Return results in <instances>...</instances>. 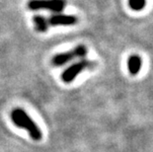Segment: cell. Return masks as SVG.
I'll return each mask as SVG.
<instances>
[{
	"label": "cell",
	"instance_id": "1",
	"mask_svg": "<svg viewBox=\"0 0 153 152\" xmlns=\"http://www.w3.org/2000/svg\"><path fill=\"white\" fill-rule=\"evenodd\" d=\"M11 121L16 127L24 128L28 131L29 135L33 140L40 141L43 137V133L38 125L30 118L27 113L21 108H15L10 114Z\"/></svg>",
	"mask_w": 153,
	"mask_h": 152
},
{
	"label": "cell",
	"instance_id": "2",
	"mask_svg": "<svg viewBox=\"0 0 153 152\" xmlns=\"http://www.w3.org/2000/svg\"><path fill=\"white\" fill-rule=\"evenodd\" d=\"M66 5L65 0H30L28 8L32 11L48 10L53 13H60Z\"/></svg>",
	"mask_w": 153,
	"mask_h": 152
},
{
	"label": "cell",
	"instance_id": "3",
	"mask_svg": "<svg viewBox=\"0 0 153 152\" xmlns=\"http://www.w3.org/2000/svg\"><path fill=\"white\" fill-rule=\"evenodd\" d=\"M87 47L84 44H79L71 50L69 51H65V53H56L51 59V65L55 67L62 66L66 64L69 61L78 59V57H84L87 54Z\"/></svg>",
	"mask_w": 153,
	"mask_h": 152
},
{
	"label": "cell",
	"instance_id": "4",
	"mask_svg": "<svg viewBox=\"0 0 153 152\" xmlns=\"http://www.w3.org/2000/svg\"><path fill=\"white\" fill-rule=\"evenodd\" d=\"M95 63H94L93 61L86 60V59L77 61V62L73 63L72 65H70L68 68H66L61 73L60 78L64 83H70V82H72L83 70H85L86 68H90Z\"/></svg>",
	"mask_w": 153,
	"mask_h": 152
},
{
	"label": "cell",
	"instance_id": "5",
	"mask_svg": "<svg viewBox=\"0 0 153 152\" xmlns=\"http://www.w3.org/2000/svg\"><path fill=\"white\" fill-rule=\"evenodd\" d=\"M78 19L74 15H66V14H54L51 15L48 20V25L51 26H73L77 23Z\"/></svg>",
	"mask_w": 153,
	"mask_h": 152
},
{
	"label": "cell",
	"instance_id": "6",
	"mask_svg": "<svg viewBox=\"0 0 153 152\" xmlns=\"http://www.w3.org/2000/svg\"><path fill=\"white\" fill-rule=\"evenodd\" d=\"M142 66V60L141 57L136 56V54H132L128 57V68L129 73L131 75H136L139 73Z\"/></svg>",
	"mask_w": 153,
	"mask_h": 152
},
{
	"label": "cell",
	"instance_id": "7",
	"mask_svg": "<svg viewBox=\"0 0 153 152\" xmlns=\"http://www.w3.org/2000/svg\"><path fill=\"white\" fill-rule=\"evenodd\" d=\"M33 21H34V25H35L36 30H37L38 32H40V33H45V32L48 31V22L44 16L35 15L34 18H33Z\"/></svg>",
	"mask_w": 153,
	"mask_h": 152
},
{
	"label": "cell",
	"instance_id": "8",
	"mask_svg": "<svg viewBox=\"0 0 153 152\" xmlns=\"http://www.w3.org/2000/svg\"><path fill=\"white\" fill-rule=\"evenodd\" d=\"M146 0H128V5L131 9L134 11H140L145 7Z\"/></svg>",
	"mask_w": 153,
	"mask_h": 152
}]
</instances>
